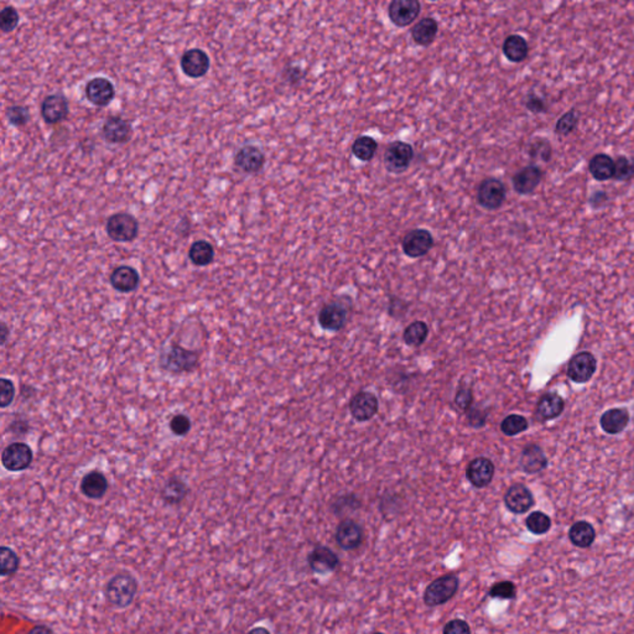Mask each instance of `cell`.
I'll list each match as a JSON object with an SVG mask.
<instances>
[{"instance_id": "7", "label": "cell", "mask_w": 634, "mask_h": 634, "mask_svg": "<svg viewBox=\"0 0 634 634\" xmlns=\"http://www.w3.org/2000/svg\"><path fill=\"white\" fill-rule=\"evenodd\" d=\"M434 247V237L428 229H411L401 239V248L406 257H424Z\"/></svg>"}, {"instance_id": "41", "label": "cell", "mask_w": 634, "mask_h": 634, "mask_svg": "<svg viewBox=\"0 0 634 634\" xmlns=\"http://www.w3.org/2000/svg\"><path fill=\"white\" fill-rule=\"evenodd\" d=\"M634 178V160L627 156H618L615 160V175L617 181H630Z\"/></svg>"}, {"instance_id": "1", "label": "cell", "mask_w": 634, "mask_h": 634, "mask_svg": "<svg viewBox=\"0 0 634 634\" xmlns=\"http://www.w3.org/2000/svg\"><path fill=\"white\" fill-rule=\"evenodd\" d=\"M138 588L136 578L131 573L121 571L108 581L104 588V597L111 606L123 610L134 602Z\"/></svg>"}, {"instance_id": "45", "label": "cell", "mask_w": 634, "mask_h": 634, "mask_svg": "<svg viewBox=\"0 0 634 634\" xmlns=\"http://www.w3.org/2000/svg\"><path fill=\"white\" fill-rule=\"evenodd\" d=\"M16 389L14 383L8 378L0 379V406L8 408L14 401Z\"/></svg>"}, {"instance_id": "29", "label": "cell", "mask_w": 634, "mask_h": 634, "mask_svg": "<svg viewBox=\"0 0 634 634\" xmlns=\"http://www.w3.org/2000/svg\"><path fill=\"white\" fill-rule=\"evenodd\" d=\"M564 406L565 401L561 396L555 393H546L538 403L536 413L543 420L555 419L563 413Z\"/></svg>"}, {"instance_id": "34", "label": "cell", "mask_w": 634, "mask_h": 634, "mask_svg": "<svg viewBox=\"0 0 634 634\" xmlns=\"http://www.w3.org/2000/svg\"><path fill=\"white\" fill-rule=\"evenodd\" d=\"M377 140L369 136H358L352 144V154L362 163H368L376 156Z\"/></svg>"}, {"instance_id": "31", "label": "cell", "mask_w": 634, "mask_h": 634, "mask_svg": "<svg viewBox=\"0 0 634 634\" xmlns=\"http://www.w3.org/2000/svg\"><path fill=\"white\" fill-rule=\"evenodd\" d=\"M188 495V487L183 480L178 477H171L166 480L161 490V498L170 505H178Z\"/></svg>"}, {"instance_id": "11", "label": "cell", "mask_w": 634, "mask_h": 634, "mask_svg": "<svg viewBox=\"0 0 634 634\" xmlns=\"http://www.w3.org/2000/svg\"><path fill=\"white\" fill-rule=\"evenodd\" d=\"M84 96L96 107H107L116 97V89L106 77H94L86 84Z\"/></svg>"}, {"instance_id": "44", "label": "cell", "mask_w": 634, "mask_h": 634, "mask_svg": "<svg viewBox=\"0 0 634 634\" xmlns=\"http://www.w3.org/2000/svg\"><path fill=\"white\" fill-rule=\"evenodd\" d=\"M488 595L492 598L513 600L517 596V588L512 581H500V583H495L490 588Z\"/></svg>"}, {"instance_id": "3", "label": "cell", "mask_w": 634, "mask_h": 634, "mask_svg": "<svg viewBox=\"0 0 634 634\" xmlns=\"http://www.w3.org/2000/svg\"><path fill=\"white\" fill-rule=\"evenodd\" d=\"M414 160V149L409 143L396 140L388 144L384 151L383 163L388 173L401 175L409 170Z\"/></svg>"}, {"instance_id": "27", "label": "cell", "mask_w": 634, "mask_h": 634, "mask_svg": "<svg viewBox=\"0 0 634 634\" xmlns=\"http://www.w3.org/2000/svg\"><path fill=\"white\" fill-rule=\"evenodd\" d=\"M502 50L505 59L513 64H520L523 61L527 60L529 55V45L527 40L518 34L507 36L504 40Z\"/></svg>"}, {"instance_id": "35", "label": "cell", "mask_w": 634, "mask_h": 634, "mask_svg": "<svg viewBox=\"0 0 634 634\" xmlns=\"http://www.w3.org/2000/svg\"><path fill=\"white\" fill-rule=\"evenodd\" d=\"M428 336H429V326L424 321H414L404 330L403 340L408 346L419 347L424 343Z\"/></svg>"}, {"instance_id": "2", "label": "cell", "mask_w": 634, "mask_h": 634, "mask_svg": "<svg viewBox=\"0 0 634 634\" xmlns=\"http://www.w3.org/2000/svg\"><path fill=\"white\" fill-rule=\"evenodd\" d=\"M198 353L181 346L170 345L161 352L158 364L171 374L190 373L198 366Z\"/></svg>"}, {"instance_id": "10", "label": "cell", "mask_w": 634, "mask_h": 634, "mask_svg": "<svg viewBox=\"0 0 634 634\" xmlns=\"http://www.w3.org/2000/svg\"><path fill=\"white\" fill-rule=\"evenodd\" d=\"M421 11L418 0H393L388 5V18L398 28H406L414 23Z\"/></svg>"}, {"instance_id": "56", "label": "cell", "mask_w": 634, "mask_h": 634, "mask_svg": "<svg viewBox=\"0 0 634 634\" xmlns=\"http://www.w3.org/2000/svg\"><path fill=\"white\" fill-rule=\"evenodd\" d=\"M247 634H271V632L264 627H256L252 630H249Z\"/></svg>"}, {"instance_id": "32", "label": "cell", "mask_w": 634, "mask_h": 634, "mask_svg": "<svg viewBox=\"0 0 634 634\" xmlns=\"http://www.w3.org/2000/svg\"><path fill=\"white\" fill-rule=\"evenodd\" d=\"M569 538L575 546L585 549L593 545L596 538V532L590 523L580 520L570 528Z\"/></svg>"}, {"instance_id": "52", "label": "cell", "mask_w": 634, "mask_h": 634, "mask_svg": "<svg viewBox=\"0 0 634 634\" xmlns=\"http://www.w3.org/2000/svg\"><path fill=\"white\" fill-rule=\"evenodd\" d=\"M30 425L26 420H14L9 426V431L14 435H26L28 434Z\"/></svg>"}, {"instance_id": "4", "label": "cell", "mask_w": 634, "mask_h": 634, "mask_svg": "<svg viewBox=\"0 0 634 634\" xmlns=\"http://www.w3.org/2000/svg\"><path fill=\"white\" fill-rule=\"evenodd\" d=\"M458 585L460 580L455 574H446L436 578L425 590V605L429 607L445 605L456 595Z\"/></svg>"}, {"instance_id": "46", "label": "cell", "mask_w": 634, "mask_h": 634, "mask_svg": "<svg viewBox=\"0 0 634 634\" xmlns=\"http://www.w3.org/2000/svg\"><path fill=\"white\" fill-rule=\"evenodd\" d=\"M170 430L176 436H186L191 430V420L185 414H176L170 420Z\"/></svg>"}, {"instance_id": "40", "label": "cell", "mask_w": 634, "mask_h": 634, "mask_svg": "<svg viewBox=\"0 0 634 634\" xmlns=\"http://www.w3.org/2000/svg\"><path fill=\"white\" fill-rule=\"evenodd\" d=\"M528 420L522 416L518 414H510L502 421L500 424V430L504 435L507 436H515L520 434L523 431L528 429Z\"/></svg>"}, {"instance_id": "13", "label": "cell", "mask_w": 634, "mask_h": 634, "mask_svg": "<svg viewBox=\"0 0 634 634\" xmlns=\"http://www.w3.org/2000/svg\"><path fill=\"white\" fill-rule=\"evenodd\" d=\"M495 463L487 457H476L466 468L467 480L475 488H485L495 477Z\"/></svg>"}, {"instance_id": "8", "label": "cell", "mask_w": 634, "mask_h": 634, "mask_svg": "<svg viewBox=\"0 0 634 634\" xmlns=\"http://www.w3.org/2000/svg\"><path fill=\"white\" fill-rule=\"evenodd\" d=\"M34 453L28 443H13L8 445L1 453V463L5 470L10 472H20L28 470L31 466Z\"/></svg>"}, {"instance_id": "53", "label": "cell", "mask_w": 634, "mask_h": 634, "mask_svg": "<svg viewBox=\"0 0 634 634\" xmlns=\"http://www.w3.org/2000/svg\"><path fill=\"white\" fill-rule=\"evenodd\" d=\"M607 201H608V196H607L606 192H595L590 198V205L593 206V208H600L606 203Z\"/></svg>"}, {"instance_id": "48", "label": "cell", "mask_w": 634, "mask_h": 634, "mask_svg": "<svg viewBox=\"0 0 634 634\" xmlns=\"http://www.w3.org/2000/svg\"><path fill=\"white\" fill-rule=\"evenodd\" d=\"M305 76H306V72H305L301 66H286L284 71H283V79L290 86H296V84H300L305 79Z\"/></svg>"}, {"instance_id": "36", "label": "cell", "mask_w": 634, "mask_h": 634, "mask_svg": "<svg viewBox=\"0 0 634 634\" xmlns=\"http://www.w3.org/2000/svg\"><path fill=\"white\" fill-rule=\"evenodd\" d=\"M0 564H1V576L8 578L18 573L20 568L19 555L11 548L1 546L0 548Z\"/></svg>"}, {"instance_id": "24", "label": "cell", "mask_w": 634, "mask_h": 634, "mask_svg": "<svg viewBox=\"0 0 634 634\" xmlns=\"http://www.w3.org/2000/svg\"><path fill=\"white\" fill-rule=\"evenodd\" d=\"M108 490V480L102 472H89L81 480V492L89 499H101Z\"/></svg>"}, {"instance_id": "28", "label": "cell", "mask_w": 634, "mask_h": 634, "mask_svg": "<svg viewBox=\"0 0 634 634\" xmlns=\"http://www.w3.org/2000/svg\"><path fill=\"white\" fill-rule=\"evenodd\" d=\"M588 171L597 181H608L615 175V160L607 154H596L588 163Z\"/></svg>"}, {"instance_id": "16", "label": "cell", "mask_w": 634, "mask_h": 634, "mask_svg": "<svg viewBox=\"0 0 634 634\" xmlns=\"http://www.w3.org/2000/svg\"><path fill=\"white\" fill-rule=\"evenodd\" d=\"M379 409L377 396L371 392H358L350 401L351 416L357 421H368Z\"/></svg>"}, {"instance_id": "37", "label": "cell", "mask_w": 634, "mask_h": 634, "mask_svg": "<svg viewBox=\"0 0 634 634\" xmlns=\"http://www.w3.org/2000/svg\"><path fill=\"white\" fill-rule=\"evenodd\" d=\"M578 121H580V112L576 108H573L558 119L555 126V133L560 136H570L578 129Z\"/></svg>"}, {"instance_id": "18", "label": "cell", "mask_w": 634, "mask_h": 634, "mask_svg": "<svg viewBox=\"0 0 634 634\" xmlns=\"http://www.w3.org/2000/svg\"><path fill=\"white\" fill-rule=\"evenodd\" d=\"M504 504L512 513L523 514L534 505V497L525 485L515 483L505 492Z\"/></svg>"}, {"instance_id": "23", "label": "cell", "mask_w": 634, "mask_h": 634, "mask_svg": "<svg viewBox=\"0 0 634 634\" xmlns=\"http://www.w3.org/2000/svg\"><path fill=\"white\" fill-rule=\"evenodd\" d=\"M109 281L119 293H133L138 289L140 283L139 273L133 266H121L116 268L109 276Z\"/></svg>"}, {"instance_id": "21", "label": "cell", "mask_w": 634, "mask_h": 634, "mask_svg": "<svg viewBox=\"0 0 634 634\" xmlns=\"http://www.w3.org/2000/svg\"><path fill=\"white\" fill-rule=\"evenodd\" d=\"M310 569L318 575L330 574L336 570L340 564V559L333 551L327 546L318 545L313 549L308 558Z\"/></svg>"}, {"instance_id": "49", "label": "cell", "mask_w": 634, "mask_h": 634, "mask_svg": "<svg viewBox=\"0 0 634 634\" xmlns=\"http://www.w3.org/2000/svg\"><path fill=\"white\" fill-rule=\"evenodd\" d=\"M524 106H525L529 112L534 113V114H540V113H545L548 111L545 99L540 97L539 94H534V92L528 94L527 97H525Z\"/></svg>"}, {"instance_id": "33", "label": "cell", "mask_w": 634, "mask_h": 634, "mask_svg": "<svg viewBox=\"0 0 634 634\" xmlns=\"http://www.w3.org/2000/svg\"><path fill=\"white\" fill-rule=\"evenodd\" d=\"M188 258L193 266H210L215 259V248L212 247L211 243L203 241V239L196 241V242L192 243V246L190 247Z\"/></svg>"}, {"instance_id": "14", "label": "cell", "mask_w": 634, "mask_h": 634, "mask_svg": "<svg viewBox=\"0 0 634 634\" xmlns=\"http://www.w3.org/2000/svg\"><path fill=\"white\" fill-rule=\"evenodd\" d=\"M70 113L69 101L64 94H56L47 96L41 103V117L47 124H59L66 121Z\"/></svg>"}, {"instance_id": "25", "label": "cell", "mask_w": 634, "mask_h": 634, "mask_svg": "<svg viewBox=\"0 0 634 634\" xmlns=\"http://www.w3.org/2000/svg\"><path fill=\"white\" fill-rule=\"evenodd\" d=\"M438 24L434 18H423L411 29V39L416 45L428 47L438 36Z\"/></svg>"}, {"instance_id": "30", "label": "cell", "mask_w": 634, "mask_h": 634, "mask_svg": "<svg viewBox=\"0 0 634 634\" xmlns=\"http://www.w3.org/2000/svg\"><path fill=\"white\" fill-rule=\"evenodd\" d=\"M630 421V414L625 409H610L601 416V428L607 434H620Z\"/></svg>"}, {"instance_id": "6", "label": "cell", "mask_w": 634, "mask_h": 634, "mask_svg": "<svg viewBox=\"0 0 634 634\" xmlns=\"http://www.w3.org/2000/svg\"><path fill=\"white\" fill-rule=\"evenodd\" d=\"M507 187L499 178H487L477 188V203L487 211H497L503 206Z\"/></svg>"}, {"instance_id": "38", "label": "cell", "mask_w": 634, "mask_h": 634, "mask_svg": "<svg viewBox=\"0 0 634 634\" xmlns=\"http://www.w3.org/2000/svg\"><path fill=\"white\" fill-rule=\"evenodd\" d=\"M525 525H527L528 530L533 534L543 535L550 530L551 519L549 515H546L543 512H533L525 519Z\"/></svg>"}, {"instance_id": "39", "label": "cell", "mask_w": 634, "mask_h": 634, "mask_svg": "<svg viewBox=\"0 0 634 634\" xmlns=\"http://www.w3.org/2000/svg\"><path fill=\"white\" fill-rule=\"evenodd\" d=\"M528 154L534 160H540L543 163H549L551 158H553V146L544 138H536L529 145Z\"/></svg>"}, {"instance_id": "43", "label": "cell", "mask_w": 634, "mask_h": 634, "mask_svg": "<svg viewBox=\"0 0 634 634\" xmlns=\"http://www.w3.org/2000/svg\"><path fill=\"white\" fill-rule=\"evenodd\" d=\"M5 116L10 124L16 126V128L26 126L30 121V112H29L28 108L23 107V106H11L6 109Z\"/></svg>"}, {"instance_id": "19", "label": "cell", "mask_w": 634, "mask_h": 634, "mask_svg": "<svg viewBox=\"0 0 634 634\" xmlns=\"http://www.w3.org/2000/svg\"><path fill=\"white\" fill-rule=\"evenodd\" d=\"M543 180V170L536 165H528L514 173L512 178L514 191L519 195H530Z\"/></svg>"}, {"instance_id": "22", "label": "cell", "mask_w": 634, "mask_h": 634, "mask_svg": "<svg viewBox=\"0 0 634 634\" xmlns=\"http://www.w3.org/2000/svg\"><path fill=\"white\" fill-rule=\"evenodd\" d=\"M347 311L341 303H327L318 313V323L326 331L337 332L345 327Z\"/></svg>"}, {"instance_id": "15", "label": "cell", "mask_w": 634, "mask_h": 634, "mask_svg": "<svg viewBox=\"0 0 634 634\" xmlns=\"http://www.w3.org/2000/svg\"><path fill=\"white\" fill-rule=\"evenodd\" d=\"M102 136L109 144H126L133 136V128L129 121L117 116L107 118L102 126Z\"/></svg>"}, {"instance_id": "47", "label": "cell", "mask_w": 634, "mask_h": 634, "mask_svg": "<svg viewBox=\"0 0 634 634\" xmlns=\"http://www.w3.org/2000/svg\"><path fill=\"white\" fill-rule=\"evenodd\" d=\"M472 401H473V394H472L471 389L462 387L457 391L453 406H456L458 411L467 413L472 408Z\"/></svg>"}, {"instance_id": "50", "label": "cell", "mask_w": 634, "mask_h": 634, "mask_svg": "<svg viewBox=\"0 0 634 634\" xmlns=\"http://www.w3.org/2000/svg\"><path fill=\"white\" fill-rule=\"evenodd\" d=\"M466 414L468 424L471 425L472 428H475V429H480L482 426H485L487 416H488V413L485 411H480V408H471L470 411H467Z\"/></svg>"}, {"instance_id": "55", "label": "cell", "mask_w": 634, "mask_h": 634, "mask_svg": "<svg viewBox=\"0 0 634 634\" xmlns=\"http://www.w3.org/2000/svg\"><path fill=\"white\" fill-rule=\"evenodd\" d=\"M8 336H9V328L5 322H1V338H0L1 346L5 345V342L8 341Z\"/></svg>"}, {"instance_id": "5", "label": "cell", "mask_w": 634, "mask_h": 634, "mask_svg": "<svg viewBox=\"0 0 634 634\" xmlns=\"http://www.w3.org/2000/svg\"><path fill=\"white\" fill-rule=\"evenodd\" d=\"M106 231L114 242H133L139 233V223L131 213L118 212L107 219Z\"/></svg>"}, {"instance_id": "20", "label": "cell", "mask_w": 634, "mask_h": 634, "mask_svg": "<svg viewBox=\"0 0 634 634\" xmlns=\"http://www.w3.org/2000/svg\"><path fill=\"white\" fill-rule=\"evenodd\" d=\"M336 541L343 550H355L363 541V529L352 519H345L337 527Z\"/></svg>"}, {"instance_id": "17", "label": "cell", "mask_w": 634, "mask_h": 634, "mask_svg": "<svg viewBox=\"0 0 634 634\" xmlns=\"http://www.w3.org/2000/svg\"><path fill=\"white\" fill-rule=\"evenodd\" d=\"M596 372V359L590 352H581L570 361L568 376L573 382L586 383Z\"/></svg>"}, {"instance_id": "42", "label": "cell", "mask_w": 634, "mask_h": 634, "mask_svg": "<svg viewBox=\"0 0 634 634\" xmlns=\"http://www.w3.org/2000/svg\"><path fill=\"white\" fill-rule=\"evenodd\" d=\"M20 23V15L14 6H5L0 13V29L4 34L11 33L18 28Z\"/></svg>"}, {"instance_id": "12", "label": "cell", "mask_w": 634, "mask_h": 634, "mask_svg": "<svg viewBox=\"0 0 634 634\" xmlns=\"http://www.w3.org/2000/svg\"><path fill=\"white\" fill-rule=\"evenodd\" d=\"M181 70L187 77L197 79L205 77L210 70L211 61L208 55L201 49H190L180 60Z\"/></svg>"}, {"instance_id": "9", "label": "cell", "mask_w": 634, "mask_h": 634, "mask_svg": "<svg viewBox=\"0 0 634 634\" xmlns=\"http://www.w3.org/2000/svg\"><path fill=\"white\" fill-rule=\"evenodd\" d=\"M266 154L256 145H244L234 155V166L243 173L257 175L266 166Z\"/></svg>"}, {"instance_id": "26", "label": "cell", "mask_w": 634, "mask_h": 634, "mask_svg": "<svg viewBox=\"0 0 634 634\" xmlns=\"http://www.w3.org/2000/svg\"><path fill=\"white\" fill-rule=\"evenodd\" d=\"M548 466L545 453L538 445H528L520 456V467L527 473H539Z\"/></svg>"}, {"instance_id": "54", "label": "cell", "mask_w": 634, "mask_h": 634, "mask_svg": "<svg viewBox=\"0 0 634 634\" xmlns=\"http://www.w3.org/2000/svg\"><path fill=\"white\" fill-rule=\"evenodd\" d=\"M28 634H55V632L47 625H38L29 630Z\"/></svg>"}, {"instance_id": "57", "label": "cell", "mask_w": 634, "mask_h": 634, "mask_svg": "<svg viewBox=\"0 0 634 634\" xmlns=\"http://www.w3.org/2000/svg\"><path fill=\"white\" fill-rule=\"evenodd\" d=\"M373 634H384V633H379V632H377V633H373Z\"/></svg>"}, {"instance_id": "51", "label": "cell", "mask_w": 634, "mask_h": 634, "mask_svg": "<svg viewBox=\"0 0 634 634\" xmlns=\"http://www.w3.org/2000/svg\"><path fill=\"white\" fill-rule=\"evenodd\" d=\"M443 634H471V628L466 620H453L448 622L443 630Z\"/></svg>"}]
</instances>
